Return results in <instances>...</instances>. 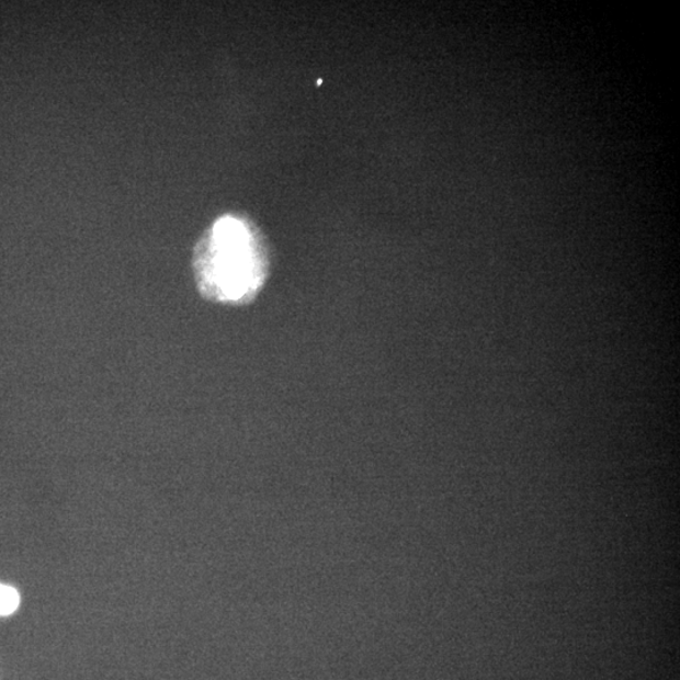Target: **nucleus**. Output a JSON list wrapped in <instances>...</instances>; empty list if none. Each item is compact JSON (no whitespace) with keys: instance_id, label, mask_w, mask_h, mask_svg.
I'll return each mask as SVG.
<instances>
[{"instance_id":"f257e3e1","label":"nucleus","mask_w":680,"mask_h":680,"mask_svg":"<svg viewBox=\"0 0 680 680\" xmlns=\"http://www.w3.org/2000/svg\"><path fill=\"white\" fill-rule=\"evenodd\" d=\"M269 268L265 240L246 218L220 217L195 249V276L211 301L250 303L265 284Z\"/></svg>"},{"instance_id":"f03ea898","label":"nucleus","mask_w":680,"mask_h":680,"mask_svg":"<svg viewBox=\"0 0 680 680\" xmlns=\"http://www.w3.org/2000/svg\"><path fill=\"white\" fill-rule=\"evenodd\" d=\"M20 605V594L10 586L0 585V615H11Z\"/></svg>"}]
</instances>
